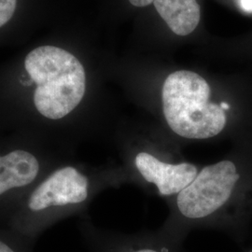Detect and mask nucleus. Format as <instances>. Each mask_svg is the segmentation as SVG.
Listing matches in <instances>:
<instances>
[{
    "label": "nucleus",
    "mask_w": 252,
    "mask_h": 252,
    "mask_svg": "<svg viewBox=\"0 0 252 252\" xmlns=\"http://www.w3.org/2000/svg\"><path fill=\"white\" fill-rule=\"evenodd\" d=\"M154 7L166 25L178 36H188L201 19L196 0H154Z\"/></svg>",
    "instance_id": "nucleus-7"
},
{
    "label": "nucleus",
    "mask_w": 252,
    "mask_h": 252,
    "mask_svg": "<svg viewBox=\"0 0 252 252\" xmlns=\"http://www.w3.org/2000/svg\"><path fill=\"white\" fill-rule=\"evenodd\" d=\"M64 162L63 150L34 135L0 132V220L34 185Z\"/></svg>",
    "instance_id": "nucleus-3"
},
{
    "label": "nucleus",
    "mask_w": 252,
    "mask_h": 252,
    "mask_svg": "<svg viewBox=\"0 0 252 252\" xmlns=\"http://www.w3.org/2000/svg\"><path fill=\"white\" fill-rule=\"evenodd\" d=\"M135 166L148 182L154 183L162 195L180 193L197 176V168L188 162L169 164L147 153L135 156Z\"/></svg>",
    "instance_id": "nucleus-6"
},
{
    "label": "nucleus",
    "mask_w": 252,
    "mask_h": 252,
    "mask_svg": "<svg viewBox=\"0 0 252 252\" xmlns=\"http://www.w3.org/2000/svg\"><path fill=\"white\" fill-rule=\"evenodd\" d=\"M239 178L234 162L230 161L206 166L179 193L180 213L192 220L211 215L229 200Z\"/></svg>",
    "instance_id": "nucleus-5"
},
{
    "label": "nucleus",
    "mask_w": 252,
    "mask_h": 252,
    "mask_svg": "<svg viewBox=\"0 0 252 252\" xmlns=\"http://www.w3.org/2000/svg\"><path fill=\"white\" fill-rule=\"evenodd\" d=\"M24 67L32 87L31 104L35 117L28 135L63 150L62 123L81 105L86 93V73L79 59L54 46H41L27 54Z\"/></svg>",
    "instance_id": "nucleus-1"
},
{
    "label": "nucleus",
    "mask_w": 252,
    "mask_h": 252,
    "mask_svg": "<svg viewBox=\"0 0 252 252\" xmlns=\"http://www.w3.org/2000/svg\"><path fill=\"white\" fill-rule=\"evenodd\" d=\"M241 8L247 12H252V0H240Z\"/></svg>",
    "instance_id": "nucleus-11"
},
{
    "label": "nucleus",
    "mask_w": 252,
    "mask_h": 252,
    "mask_svg": "<svg viewBox=\"0 0 252 252\" xmlns=\"http://www.w3.org/2000/svg\"><path fill=\"white\" fill-rule=\"evenodd\" d=\"M129 2L135 7H147L154 2V0H129Z\"/></svg>",
    "instance_id": "nucleus-10"
},
{
    "label": "nucleus",
    "mask_w": 252,
    "mask_h": 252,
    "mask_svg": "<svg viewBox=\"0 0 252 252\" xmlns=\"http://www.w3.org/2000/svg\"><path fill=\"white\" fill-rule=\"evenodd\" d=\"M91 180L76 165L61 162L34 185L5 221L27 232L50 225L86 203L91 195Z\"/></svg>",
    "instance_id": "nucleus-2"
},
{
    "label": "nucleus",
    "mask_w": 252,
    "mask_h": 252,
    "mask_svg": "<svg viewBox=\"0 0 252 252\" xmlns=\"http://www.w3.org/2000/svg\"><path fill=\"white\" fill-rule=\"evenodd\" d=\"M126 252H160L157 250L153 249V248H141V249H136V250H131Z\"/></svg>",
    "instance_id": "nucleus-12"
},
{
    "label": "nucleus",
    "mask_w": 252,
    "mask_h": 252,
    "mask_svg": "<svg viewBox=\"0 0 252 252\" xmlns=\"http://www.w3.org/2000/svg\"><path fill=\"white\" fill-rule=\"evenodd\" d=\"M0 252H19L15 246L9 243L7 239L0 237Z\"/></svg>",
    "instance_id": "nucleus-9"
},
{
    "label": "nucleus",
    "mask_w": 252,
    "mask_h": 252,
    "mask_svg": "<svg viewBox=\"0 0 252 252\" xmlns=\"http://www.w3.org/2000/svg\"><path fill=\"white\" fill-rule=\"evenodd\" d=\"M210 87L197 73L180 70L170 74L163 83V114L177 135L206 139L219 135L226 125L220 106L209 101Z\"/></svg>",
    "instance_id": "nucleus-4"
},
{
    "label": "nucleus",
    "mask_w": 252,
    "mask_h": 252,
    "mask_svg": "<svg viewBox=\"0 0 252 252\" xmlns=\"http://www.w3.org/2000/svg\"><path fill=\"white\" fill-rule=\"evenodd\" d=\"M220 106V108H222L223 110H224V109L227 110V109H229V108H230V106H229L227 103H225V102H222Z\"/></svg>",
    "instance_id": "nucleus-13"
},
{
    "label": "nucleus",
    "mask_w": 252,
    "mask_h": 252,
    "mask_svg": "<svg viewBox=\"0 0 252 252\" xmlns=\"http://www.w3.org/2000/svg\"><path fill=\"white\" fill-rule=\"evenodd\" d=\"M17 0H0V27L12 18L16 9Z\"/></svg>",
    "instance_id": "nucleus-8"
}]
</instances>
